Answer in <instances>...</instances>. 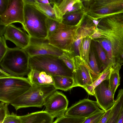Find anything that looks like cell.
<instances>
[{"mask_svg": "<svg viewBox=\"0 0 123 123\" xmlns=\"http://www.w3.org/2000/svg\"><path fill=\"white\" fill-rule=\"evenodd\" d=\"M25 3L31 5H34L36 2V0H23Z\"/></svg>", "mask_w": 123, "mask_h": 123, "instance_id": "obj_41", "label": "cell"}, {"mask_svg": "<svg viewBox=\"0 0 123 123\" xmlns=\"http://www.w3.org/2000/svg\"><path fill=\"white\" fill-rule=\"evenodd\" d=\"M51 0L52 2L56 4L63 16L69 8L79 0Z\"/></svg>", "mask_w": 123, "mask_h": 123, "instance_id": "obj_28", "label": "cell"}, {"mask_svg": "<svg viewBox=\"0 0 123 123\" xmlns=\"http://www.w3.org/2000/svg\"><path fill=\"white\" fill-rule=\"evenodd\" d=\"M0 123H2L6 117L10 114L8 109L9 104L0 101Z\"/></svg>", "mask_w": 123, "mask_h": 123, "instance_id": "obj_33", "label": "cell"}, {"mask_svg": "<svg viewBox=\"0 0 123 123\" xmlns=\"http://www.w3.org/2000/svg\"><path fill=\"white\" fill-rule=\"evenodd\" d=\"M96 101L88 98L80 100L73 105L65 112V116L86 118L101 110Z\"/></svg>", "mask_w": 123, "mask_h": 123, "instance_id": "obj_11", "label": "cell"}, {"mask_svg": "<svg viewBox=\"0 0 123 123\" xmlns=\"http://www.w3.org/2000/svg\"><path fill=\"white\" fill-rule=\"evenodd\" d=\"M94 92L99 108L105 111L112 108L115 100L110 86L109 79L103 81L95 88Z\"/></svg>", "mask_w": 123, "mask_h": 123, "instance_id": "obj_13", "label": "cell"}, {"mask_svg": "<svg viewBox=\"0 0 123 123\" xmlns=\"http://www.w3.org/2000/svg\"><path fill=\"white\" fill-rule=\"evenodd\" d=\"M23 0H9L7 8L0 15V25L7 26L12 23L21 24L24 26V6Z\"/></svg>", "mask_w": 123, "mask_h": 123, "instance_id": "obj_10", "label": "cell"}, {"mask_svg": "<svg viewBox=\"0 0 123 123\" xmlns=\"http://www.w3.org/2000/svg\"><path fill=\"white\" fill-rule=\"evenodd\" d=\"M89 61L88 68L94 81L99 76L102 67L92 40L89 56Z\"/></svg>", "mask_w": 123, "mask_h": 123, "instance_id": "obj_18", "label": "cell"}, {"mask_svg": "<svg viewBox=\"0 0 123 123\" xmlns=\"http://www.w3.org/2000/svg\"><path fill=\"white\" fill-rule=\"evenodd\" d=\"M48 18L34 5L25 3L24 26L23 29L30 37L47 38L46 21Z\"/></svg>", "mask_w": 123, "mask_h": 123, "instance_id": "obj_6", "label": "cell"}, {"mask_svg": "<svg viewBox=\"0 0 123 123\" xmlns=\"http://www.w3.org/2000/svg\"><path fill=\"white\" fill-rule=\"evenodd\" d=\"M6 39L4 36H0V60L5 55L8 47L7 45Z\"/></svg>", "mask_w": 123, "mask_h": 123, "instance_id": "obj_35", "label": "cell"}, {"mask_svg": "<svg viewBox=\"0 0 123 123\" xmlns=\"http://www.w3.org/2000/svg\"><path fill=\"white\" fill-rule=\"evenodd\" d=\"M19 117L21 123H53L54 118L45 111L31 113Z\"/></svg>", "mask_w": 123, "mask_h": 123, "instance_id": "obj_16", "label": "cell"}, {"mask_svg": "<svg viewBox=\"0 0 123 123\" xmlns=\"http://www.w3.org/2000/svg\"><path fill=\"white\" fill-rule=\"evenodd\" d=\"M92 40L88 36L83 38L80 44V57L88 67L89 56Z\"/></svg>", "mask_w": 123, "mask_h": 123, "instance_id": "obj_26", "label": "cell"}, {"mask_svg": "<svg viewBox=\"0 0 123 123\" xmlns=\"http://www.w3.org/2000/svg\"><path fill=\"white\" fill-rule=\"evenodd\" d=\"M93 33L89 36L98 42L106 51L111 63L121 66L123 59L120 55L123 51V13L99 19Z\"/></svg>", "mask_w": 123, "mask_h": 123, "instance_id": "obj_1", "label": "cell"}, {"mask_svg": "<svg viewBox=\"0 0 123 123\" xmlns=\"http://www.w3.org/2000/svg\"><path fill=\"white\" fill-rule=\"evenodd\" d=\"M111 108L105 111V114L98 123H106L109 116Z\"/></svg>", "mask_w": 123, "mask_h": 123, "instance_id": "obj_38", "label": "cell"}, {"mask_svg": "<svg viewBox=\"0 0 123 123\" xmlns=\"http://www.w3.org/2000/svg\"><path fill=\"white\" fill-rule=\"evenodd\" d=\"M96 27L92 20L86 15L83 22L77 31L75 40L83 39L85 37H89L93 33Z\"/></svg>", "mask_w": 123, "mask_h": 123, "instance_id": "obj_20", "label": "cell"}, {"mask_svg": "<svg viewBox=\"0 0 123 123\" xmlns=\"http://www.w3.org/2000/svg\"><path fill=\"white\" fill-rule=\"evenodd\" d=\"M105 111L101 110L100 111L86 118L82 123H98Z\"/></svg>", "mask_w": 123, "mask_h": 123, "instance_id": "obj_32", "label": "cell"}, {"mask_svg": "<svg viewBox=\"0 0 123 123\" xmlns=\"http://www.w3.org/2000/svg\"><path fill=\"white\" fill-rule=\"evenodd\" d=\"M75 70L73 73L74 87H83L92 84L93 81L90 70L86 63L79 56H74Z\"/></svg>", "mask_w": 123, "mask_h": 123, "instance_id": "obj_14", "label": "cell"}, {"mask_svg": "<svg viewBox=\"0 0 123 123\" xmlns=\"http://www.w3.org/2000/svg\"><path fill=\"white\" fill-rule=\"evenodd\" d=\"M82 10H84V7L82 0H79L69 9L66 14Z\"/></svg>", "mask_w": 123, "mask_h": 123, "instance_id": "obj_36", "label": "cell"}, {"mask_svg": "<svg viewBox=\"0 0 123 123\" xmlns=\"http://www.w3.org/2000/svg\"><path fill=\"white\" fill-rule=\"evenodd\" d=\"M6 40L13 43L17 47L24 49L28 45L30 36L25 30L12 24L6 26L4 34Z\"/></svg>", "mask_w": 123, "mask_h": 123, "instance_id": "obj_15", "label": "cell"}, {"mask_svg": "<svg viewBox=\"0 0 123 123\" xmlns=\"http://www.w3.org/2000/svg\"><path fill=\"white\" fill-rule=\"evenodd\" d=\"M29 56L23 49L17 47L8 48L0 60V68L11 75L23 77L30 71L29 66Z\"/></svg>", "mask_w": 123, "mask_h": 123, "instance_id": "obj_3", "label": "cell"}, {"mask_svg": "<svg viewBox=\"0 0 123 123\" xmlns=\"http://www.w3.org/2000/svg\"><path fill=\"white\" fill-rule=\"evenodd\" d=\"M34 5L48 18L57 22L55 12L50 4H43L38 3L36 2Z\"/></svg>", "mask_w": 123, "mask_h": 123, "instance_id": "obj_27", "label": "cell"}, {"mask_svg": "<svg viewBox=\"0 0 123 123\" xmlns=\"http://www.w3.org/2000/svg\"><path fill=\"white\" fill-rule=\"evenodd\" d=\"M68 101L63 93L56 91L47 98L44 110L54 118L63 116L68 109Z\"/></svg>", "mask_w": 123, "mask_h": 123, "instance_id": "obj_12", "label": "cell"}, {"mask_svg": "<svg viewBox=\"0 0 123 123\" xmlns=\"http://www.w3.org/2000/svg\"><path fill=\"white\" fill-rule=\"evenodd\" d=\"M56 90L66 91L74 87V81L72 77L62 76H52Z\"/></svg>", "mask_w": 123, "mask_h": 123, "instance_id": "obj_22", "label": "cell"}, {"mask_svg": "<svg viewBox=\"0 0 123 123\" xmlns=\"http://www.w3.org/2000/svg\"><path fill=\"white\" fill-rule=\"evenodd\" d=\"M86 16L85 13L75 25L59 23L55 31L48 38L49 43L63 51L72 53L76 33Z\"/></svg>", "mask_w": 123, "mask_h": 123, "instance_id": "obj_8", "label": "cell"}, {"mask_svg": "<svg viewBox=\"0 0 123 123\" xmlns=\"http://www.w3.org/2000/svg\"><path fill=\"white\" fill-rule=\"evenodd\" d=\"M32 85L27 91L10 104L16 111L31 107L41 108L49 97L56 90L53 85Z\"/></svg>", "mask_w": 123, "mask_h": 123, "instance_id": "obj_5", "label": "cell"}, {"mask_svg": "<svg viewBox=\"0 0 123 123\" xmlns=\"http://www.w3.org/2000/svg\"><path fill=\"white\" fill-rule=\"evenodd\" d=\"M23 49L29 57L49 55L58 57L63 51L49 43L47 38H38L30 37L29 44Z\"/></svg>", "mask_w": 123, "mask_h": 123, "instance_id": "obj_9", "label": "cell"}, {"mask_svg": "<svg viewBox=\"0 0 123 123\" xmlns=\"http://www.w3.org/2000/svg\"><path fill=\"white\" fill-rule=\"evenodd\" d=\"M117 123H123V109L119 115Z\"/></svg>", "mask_w": 123, "mask_h": 123, "instance_id": "obj_40", "label": "cell"}, {"mask_svg": "<svg viewBox=\"0 0 123 123\" xmlns=\"http://www.w3.org/2000/svg\"><path fill=\"white\" fill-rule=\"evenodd\" d=\"M85 13L84 10H82L74 12L63 15L62 23L69 25H74L79 22Z\"/></svg>", "mask_w": 123, "mask_h": 123, "instance_id": "obj_25", "label": "cell"}, {"mask_svg": "<svg viewBox=\"0 0 123 123\" xmlns=\"http://www.w3.org/2000/svg\"><path fill=\"white\" fill-rule=\"evenodd\" d=\"M32 86L27 78L12 76L0 68V101L10 104Z\"/></svg>", "mask_w": 123, "mask_h": 123, "instance_id": "obj_2", "label": "cell"}, {"mask_svg": "<svg viewBox=\"0 0 123 123\" xmlns=\"http://www.w3.org/2000/svg\"><path fill=\"white\" fill-rule=\"evenodd\" d=\"M86 15L98 20L107 16L123 13V0H82Z\"/></svg>", "mask_w": 123, "mask_h": 123, "instance_id": "obj_7", "label": "cell"}, {"mask_svg": "<svg viewBox=\"0 0 123 123\" xmlns=\"http://www.w3.org/2000/svg\"><path fill=\"white\" fill-rule=\"evenodd\" d=\"M86 118L75 117L64 115L57 118L54 123H82Z\"/></svg>", "mask_w": 123, "mask_h": 123, "instance_id": "obj_30", "label": "cell"}, {"mask_svg": "<svg viewBox=\"0 0 123 123\" xmlns=\"http://www.w3.org/2000/svg\"><path fill=\"white\" fill-rule=\"evenodd\" d=\"M59 23L56 21L48 18L46 21L47 31V38L48 39L56 30Z\"/></svg>", "mask_w": 123, "mask_h": 123, "instance_id": "obj_31", "label": "cell"}, {"mask_svg": "<svg viewBox=\"0 0 123 123\" xmlns=\"http://www.w3.org/2000/svg\"><path fill=\"white\" fill-rule=\"evenodd\" d=\"M6 26L3 25H0V36L4 35Z\"/></svg>", "mask_w": 123, "mask_h": 123, "instance_id": "obj_42", "label": "cell"}, {"mask_svg": "<svg viewBox=\"0 0 123 123\" xmlns=\"http://www.w3.org/2000/svg\"><path fill=\"white\" fill-rule=\"evenodd\" d=\"M121 67L119 64L114 66L110 76V86L111 91L114 95L117 88L120 84V77L119 71Z\"/></svg>", "mask_w": 123, "mask_h": 123, "instance_id": "obj_23", "label": "cell"}, {"mask_svg": "<svg viewBox=\"0 0 123 123\" xmlns=\"http://www.w3.org/2000/svg\"><path fill=\"white\" fill-rule=\"evenodd\" d=\"M120 55L121 57L123 59V51L120 53Z\"/></svg>", "mask_w": 123, "mask_h": 123, "instance_id": "obj_43", "label": "cell"}, {"mask_svg": "<svg viewBox=\"0 0 123 123\" xmlns=\"http://www.w3.org/2000/svg\"><path fill=\"white\" fill-rule=\"evenodd\" d=\"M114 65L111 63L101 72L99 77L91 85L83 87L87 92L91 95L94 96V90L95 88L105 80L109 79L111 73Z\"/></svg>", "mask_w": 123, "mask_h": 123, "instance_id": "obj_21", "label": "cell"}, {"mask_svg": "<svg viewBox=\"0 0 123 123\" xmlns=\"http://www.w3.org/2000/svg\"><path fill=\"white\" fill-rule=\"evenodd\" d=\"M2 123H21V121L19 116L12 112L6 117Z\"/></svg>", "mask_w": 123, "mask_h": 123, "instance_id": "obj_34", "label": "cell"}, {"mask_svg": "<svg viewBox=\"0 0 123 123\" xmlns=\"http://www.w3.org/2000/svg\"><path fill=\"white\" fill-rule=\"evenodd\" d=\"M9 0H0V15L3 13L6 9Z\"/></svg>", "mask_w": 123, "mask_h": 123, "instance_id": "obj_37", "label": "cell"}, {"mask_svg": "<svg viewBox=\"0 0 123 123\" xmlns=\"http://www.w3.org/2000/svg\"><path fill=\"white\" fill-rule=\"evenodd\" d=\"M95 50L101 65L102 70L105 69L111 63L107 53L100 44L98 42L92 40Z\"/></svg>", "mask_w": 123, "mask_h": 123, "instance_id": "obj_24", "label": "cell"}, {"mask_svg": "<svg viewBox=\"0 0 123 123\" xmlns=\"http://www.w3.org/2000/svg\"><path fill=\"white\" fill-rule=\"evenodd\" d=\"M115 100L106 123H117L119 115L123 109V89L118 90Z\"/></svg>", "mask_w": 123, "mask_h": 123, "instance_id": "obj_19", "label": "cell"}, {"mask_svg": "<svg viewBox=\"0 0 123 123\" xmlns=\"http://www.w3.org/2000/svg\"><path fill=\"white\" fill-rule=\"evenodd\" d=\"M29 69L44 71L51 76H62L73 78V72L56 56L49 55L29 57Z\"/></svg>", "mask_w": 123, "mask_h": 123, "instance_id": "obj_4", "label": "cell"}, {"mask_svg": "<svg viewBox=\"0 0 123 123\" xmlns=\"http://www.w3.org/2000/svg\"><path fill=\"white\" fill-rule=\"evenodd\" d=\"M36 1L38 3L43 4H51L50 0H36Z\"/></svg>", "mask_w": 123, "mask_h": 123, "instance_id": "obj_39", "label": "cell"}, {"mask_svg": "<svg viewBox=\"0 0 123 123\" xmlns=\"http://www.w3.org/2000/svg\"><path fill=\"white\" fill-rule=\"evenodd\" d=\"M53 123H54V122Z\"/></svg>", "mask_w": 123, "mask_h": 123, "instance_id": "obj_44", "label": "cell"}, {"mask_svg": "<svg viewBox=\"0 0 123 123\" xmlns=\"http://www.w3.org/2000/svg\"><path fill=\"white\" fill-rule=\"evenodd\" d=\"M27 75V78L32 85H54L52 76L44 71L31 70Z\"/></svg>", "mask_w": 123, "mask_h": 123, "instance_id": "obj_17", "label": "cell"}, {"mask_svg": "<svg viewBox=\"0 0 123 123\" xmlns=\"http://www.w3.org/2000/svg\"><path fill=\"white\" fill-rule=\"evenodd\" d=\"M74 56L71 53L64 51L62 55L59 57L67 66L73 72L75 70V66L73 59Z\"/></svg>", "mask_w": 123, "mask_h": 123, "instance_id": "obj_29", "label": "cell"}]
</instances>
